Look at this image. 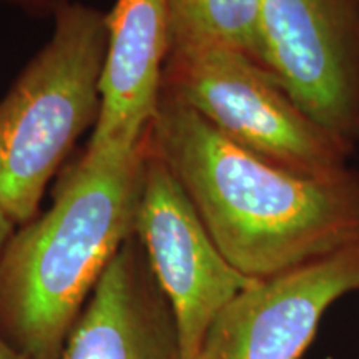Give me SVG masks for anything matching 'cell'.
Returning <instances> with one entry per match:
<instances>
[{
  "label": "cell",
  "instance_id": "6da1fadb",
  "mask_svg": "<svg viewBox=\"0 0 359 359\" xmlns=\"http://www.w3.org/2000/svg\"><path fill=\"white\" fill-rule=\"evenodd\" d=\"M147 140L172 170L226 262L264 280L359 241V178L273 163L160 95Z\"/></svg>",
  "mask_w": 359,
  "mask_h": 359
},
{
  "label": "cell",
  "instance_id": "7a4b0ae2",
  "mask_svg": "<svg viewBox=\"0 0 359 359\" xmlns=\"http://www.w3.org/2000/svg\"><path fill=\"white\" fill-rule=\"evenodd\" d=\"M147 137L132 151H85L47 212L0 257V333L32 359H60L116 251L135 233Z\"/></svg>",
  "mask_w": 359,
  "mask_h": 359
},
{
  "label": "cell",
  "instance_id": "3957f363",
  "mask_svg": "<svg viewBox=\"0 0 359 359\" xmlns=\"http://www.w3.org/2000/svg\"><path fill=\"white\" fill-rule=\"evenodd\" d=\"M52 17L50 39L0 100V208L20 226L100 114L107 12L69 2Z\"/></svg>",
  "mask_w": 359,
  "mask_h": 359
},
{
  "label": "cell",
  "instance_id": "277c9868",
  "mask_svg": "<svg viewBox=\"0 0 359 359\" xmlns=\"http://www.w3.org/2000/svg\"><path fill=\"white\" fill-rule=\"evenodd\" d=\"M161 95L196 111L233 143L293 172H346V140L304 114L257 60L224 47L168 52Z\"/></svg>",
  "mask_w": 359,
  "mask_h": 359
},
{
  "label": "cell",
  "instance_id": "5b68a950",
  "mask_svg": "<svg viewBox=\"0 0 359 359\" xmlns=\"http://www.w3.org/2000/svg\"><path fill=\"white\" fill-rule=\"evenodd\" d=\"M135 235L172 306L182 359H198L215 318L258 280L226 262L185 190L148 140Z\"/></svg>",
  "mask_w": 359,
  "mask_h": 359
},
{
  "label": "cell",
  "instance_id": "8992f818",
  "mask_svg": "<svg viewBox=\"0 0 359 359\" xmlns=\"http://www.w3.org/2000/svg\"><path fill=\"white\" fill-rule=\"evenodd\" d=\"M263 67L348 142L359 128V0H259Z\"/></svg>",
  "mask_w": 359,
  "mask_h": 359
},
{
  "label": "cell",
  "instance_id": "52a82bcc",
  "mask_svg": "<svg viewBox=\"0 0 359 359\" xmlns=\"http://www.w3.org/2000/svg\"><path fill=\"white\" fill-rule=\"evenodd\" d=\"M359 290V241L258 280L215 318L198 359H298L323 314Z\"/></svg>",
  "mask_w": 359,
  "mask_h": 359
},
{
  "label": "cell",
  "instance_id": "ba28073f",
  "mask_svg": "<svg viewBox=\"0 0 359 359\" xmlns=\"http://www.w3.org/2000/svg\"><path fill=\"white\" fill-rule=\"evenodd\" d=\"M60 359H182L172 306L135 233L103 271Z\"/></svg>",
  "mask_w": 359,
  "mask_h": 359
},
{
  "label": "cell",
  "instance_id": "9c48e42d",
  "mask_svg": "<svg viewBox=\"0 0 359 359\" xmlns=\"http://www.w3.org/2000/svg\"><path fill=\"white\" fill-rule=\"evenodd\" d=\"M168 48V0H115L107 12L100 114L87 151L142 145L158 109Z\"/></svg>",
  "mask_w": 359,
  "mask_h": 359
},
{
  "label": "cell",
  "instance_id": "30bf717a",
  "mask_svg": "<svg viewBox=\"0 0 359 359\" xmlns=\"http://www.w3.org/2000/svg\"><path fill=\"white\" fill-rule=\"evenodd\" d=\"M170 48L224 47L263 65L259 0H168Z\"/></svg>",
  "mask_w": 359,
  "mask_h": 359
},
{
  "label": "cell",
  "instance_id": "8fae6325",
  "mask_svg": "<svg viewBox=\"0 0 359 359\" xmlns=\"http://www.w3.org/2000/svg\"><path fill=\"white\" fill-rule=\"evenodd\" d=\"M0 2L19 8L22 12L29 13V15L52 17L58 8L72 2V0H0Z\"/></svg>",
  "mask_w": 359,
  "mask_h": 359
},
{
  "label": "cell",
  "instance_id": "7c38bea8",
  "mask_svg": "<svg viewBox=\"0 0 359 359\" xmlns=\"http://www.w3.org/2000/svg\"><path fill=\"white\" fill-rule=\"evenodd\" d=\"M15 226L17 224L12 222L11 217L0 208V257H2L4 250H6L8 240H11L13 233H15Z\"/></svg>",
  "mask_w": 359,
  "mask_h": 359
},
{
  "label": "cell",
  "instance_id": "4fadbf2b",
  "mask_svg": "<svg viewBox=\"0 0 359 359\" xmlns=\"http://www.w3.org/2000/svg\"><path fill=\"white\" fill-rule=\"evenodd\" d=\"M0 359H32L17 349L6 336L0 333Z\"/></svg>",
  "mask_w": 359,
  "mask_h": 359
}]
</instances>
